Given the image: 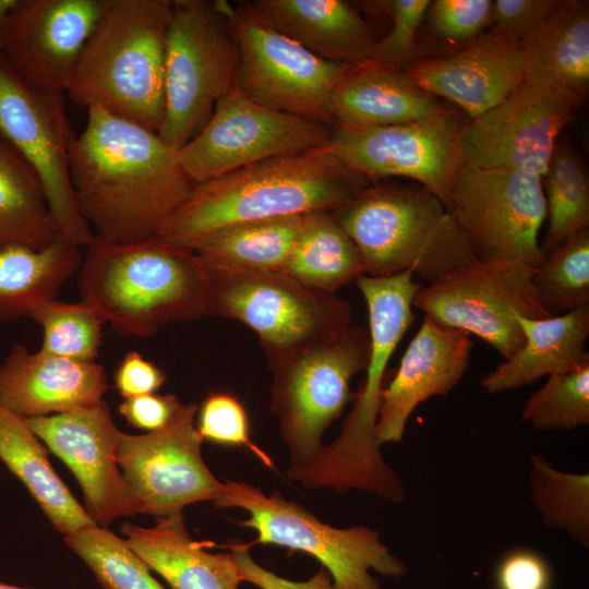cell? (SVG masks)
<instances>
[{
  "mask_svg": "<svg viewBox=\"0 0 589 589\" xmlns=\"http://www.w3.org/2000/svg\"><path fill=\"white\" fill-rule=\"evenodd\" d=\"M43 328L40 351L80 361H95L105 324L97 312L83 301L50 300L29 316Z\"/></svg>",
  "mask_w": 589,
  "mask_h": 589,
  "instance_id": "38",
  "label": "cell"
},
{
  "mask_svg": "<svg viewBox=\"0 0 589 589\" xmlns=\"http://www.w3.org/2000/svg\"><path fill=\"white\" fill-rule=\"evenodd\" d=\"M250 9L274 29L326 61L359 65L372 61L366 21L344 0H253Z\"/></svg>",
  "mask_w": 589,
  "mask_h": 589,
  "instance_id": "25",
  "label": "cell"
},
{
  "mask_svg": "<svg viewBox=\"0 0 589 589\" xmlns=\"http://www.w3.org/2000/svg\"><path fill=\"white\" fill-rule=\"evenodd\" d=\"M62 239L34 169L0 139V250H41Z\"/></svg>",
  "mask_w": 589,
  "mask_h": 589,
  "instance_id": "32",
  "label": "cell"
},
{
  "mask_svg": "<svg viewBox=\"0 0 589 589\" xmlns=\"http://www.w3.org/2000/svg\"><path fill=\"white\" fill-rule=\"evenodd\" d=\"M104 589H166L124 539L96 524L63 534Z\"/></svg>",
  "mask_w": 589,
  "mask_h": 589,
  "instance_id": "36",
  "label": "cell"
},
{
  "mask_svg": "<svg viewBox=\"0 0 589 589\" xmlns=\"http://www.w3.org/2000/svg\"><path fill=\"white\" fill-rule=\"evenodd\" d=\"M534 272L519 259H477L421 287L412 305L441 326L478 336L508 359L525 340L515 314L552 316L537 298Z\"/></svg>",
  "mask_w": 589,
  "mask_h": 589,
  "instance_id": "11",
  "label": "cell"
},
{
  "mask_svg": "<svg viewBox=\"0 0 589 589\" xmlns=\"http://www.w3.org/2000/svg\"><path fill=\"white\" fill-rule=\"evenodd\" d=\"M330 212L356 244L368 276L409 269L433 284L477 260L444 204L420 184L375 181Z\"/></svg>",
  "mask_w": 589,
  "mask_h": 589,
  "instance_id": "6",
  "label": "cell"
},
{
  "mask_svg": "<svg viewBox=\"0 0 589 589\" xmlns=\"http://www.w3.org/2000/svg\"><path fill=\"white\" fill-rule=\"evenodd\" d=\"M577 108L568 97L524 82L465 123L457 144L459 168L515 169L543 178L558 135Z\"/></svg>",
  "mask_w": 589,
  "mask_h": 589,
  "instance_id": "17",
  "label": "cell"
},
{
  "mask_svg": "<svg viewBox=\"0 0 589 589\" xmlns=\"http://www.w3.org/2000/svg\"><path fill=\"white\" fill-rule=\"evenodd\" d=\"M465 123L453 111L416 122L369 129L335 128L329 146L371 182L388 177L417 181L448 207L459 168L457 144Z\"/></svg>",
  "mask_w": 589,
  "mask_h": 589,
  "instance_id": "18",
  "label": "cell"
},
{
  "mask_svg": "<svg viewBox=\"0 0 589 589\" xmlns=\"http://www.w3.org/2000/svg\"><path fill=\"white\" fill-rule=\"evenodd\" d=\"M238 44L226 0H172L165 56V113L158 130L179 151L233 86Z\"/></svg>",
  "mask_w": 589,
  "mask_h": 589,
  "instance_id": "9",
  "label": "cell"
},
{
  "mask_svg": "<svg viewBox=\"0 0 589 589\" xmlns=\"http://www.w3.org/2000/svg\"><path fill=\"white\" fill-rule=\"evenodd\" d=\"M370 183L329 144L273 157L196 183L155 236L192 250L205 236L231 225L334 211Z\"/></svg>",
  "mask_w": 589,
  "mask_h": 589,
  "instance_id": "2",
  "label": "cell"
},
{
  "mask_svg": "<svg viewBox=\"0 0 589 589\" xmlns=\"http://www.w3.org/2000/svg\"><path fill=\"white\" fill-rule=\"evenodd\" d=\"M107 0H16L0 52L28 86L67 93Z\"/></svg>",
  "mask_w": 589,
  "mask_h": 589,
  "instance_id": "19",
  "label": "cell"
},
{
  "mask_svg": "<svg viewBox=\"0 0 589 589\" xmlns=\"http://www.w3.org/2000/svg\"><path fill=\"white\" fill-rule=\"evenodd\" d=\"M181 404L175 395L153 393L124 399L119 412L129 424L152 432L167 425Z\"/></svg>",
  "mask_w": 589,
  "mask_h": 589,
  "instance_id": "47",
  "label": "cell"
},
{
  "mask_svg": "<svg viewBox=\"0 0 589 589\" xmlns=\"http://www.w3.org/2000/svg\"><path fill=\"white\" fill-rule=\"evenodd\" d=\"M121 533L172 589H238L242 582L232 553L204 550L189 533L182 514L158 518L153 527L125 522Z\"/></svg>",
  "mask_w": 589,
  "mask_h": 589,
  "instance_id": "27",
  "label": "cell"
},
{
  "mask_svg": "<svg viewBox=\"0 0 589 589\" xmlns=\"http://www.w3.org/2000/svg\"><path fill=\"white\" fill-rule=\"evenodd\" d=\"M82 257L81 247L64 239L41 250L22 245L0 250V322L31 316L53 300L79 271Z\"/></svg>",
  "mask_w": 589,
  "mask_h": 589,
  "instance_id": "30",
  "label": "cell"
},
{
  "mask_svg": "<svg viewBox=\"0 0 589 589\" xmlns=\"http://www.w3.org/2000/svg\"><path fill=\"white\" fill-rule=\"evenodd\" d=\"M172 0H107L65 94L158 132Z\"/></svg>",
  "mask_w": 589,
  "mask_h": 589,
  "instance_id": "5",
  "label": "cell"
},
{
  "mask_svg": "<svg viewBox=\"0 0 589 589\" xmlns=\"http://www.w3.org/2000/svg\"><path fill=\"white\" fill-rule=\"evenodd\" d=\"M524 82L576 101L589 91V3L561 4L519 44Z\"/></svg>",
  "mask_w": 589,
  "mask_h": 589,
  "instance_id": "26",
  "label": "cell"
},
{
  "mask_svg": "<svg viewBox=\"0 0 589 589\" xmlns=\"http://www.w3.org/2000/svg\"><path fill=\"white\" fill-rule=\"evenodd\" d=\"M279 272L328 293L364 275L356 244L330 211L303 214L299 238Z\"/></svg>",
  "mask_w": 589,
  "mask_h": 589,
  "instance_id": "31",
  "label": "cell"
},
{
  "mask_svg": "<svg viewBox=\"0 0 589 589\" xmlns=\"http://www.w3.org/2000/svg\"><path fill=\"white\" fill-rule=\"evenodd\" d=\"M356 281L369 314L371 348L366 376L354 394L340 435L324 445L306 467L287 476L310 490H359L401 503L406 497L401 479L382 456L375 425L387 364L416 318L412 300L422 286L413 280L409 269L385 277L361 275Z\"/></svg>",
  "mask_w": 589,
  "mask_h": 589,
  "instance_id": "4",
  "label": "cell"
},
{
  "mask_svg": "<svg viewBox=\"0 0 589 589\" xmlns=\"http://www.w3.org/2000/svg\"><path fill=\"white\" fill-rule=\"evenodd\" d=\"M303 215L231 225L202 238L192 249L201 257L266 271H280L302 228Z\"/></svg>",
  "mask_w": 589,
  "mask_h": 589,
  "instance_id": "33",
  "label": "cell"
},
{
  "mask_svg": "<svg viewBox=\"0 0 589 589\" xmlns=\"http://www.w3.org/2000/svg\"><path fill=\"white\" fill-rule=\"evenodd\" d=\"M196 430L201 437L223 446L245 447L273 468L271 457L251 440L245 407L232 393H209L197 408Z\"/></svg>",
  "mask_w": 589,
  "mask_h": 589,
  "instance_id": "41",
  "label": "cell"
},
{
  "mask_svg": "<svg viewBox=\"0 0 589 589\" xmlns=\"http://www.w3.org/2000/svg\"><path fill=\"white\" fill-rule=\"evenodd\" d=\"M430 2V0L364 2L363 7L371 12L386 15L392 21L388 33L373 45L372 61L404 70L416 60L417 33Z\"/></svg>",
  "mask_w": 589,
  "mask_h": 589,
  "instance_id": "40",
  "label": "cell"
},
{
  "mask_svg": "<svg viewBox=\"0 0 589 589\" xmlns=\"http://www.w3.org/2000/svg\"><path fill=\"white\" fill-rule=\"evenodd\" d=\"M370 335L350 325L268 364L273 382L271 410L278 421L293 472L320 453L325 430L354 398L351 378L366 369Z\"/></svg>",
  "mask_w": 589,
  "mask_h": 589,
  "instance_id": "8",
  "label": "cell"
},
{
  "mask_svg": "<svg viewBox=\"0 0 589 589\" xmlns=\"http://www.w3.org/2000/svg\"><path fill=\"white\" fill-rule=\"evenodd\" d=\"M107 387L96 361L31 352L21 344L0 363V407L24 419L95 405Z\"/></svg>",
  "mask_w": 589,
  "mask_h": 589,
  "instance_id": "23",
  "label": "cell"
},
{
  "mask_svg": "<svg viewBox=\"0 0 589 589\" xmlns=\"http://www.w3.org/2000/svg\"><path fill=\"white\" fill-rule=\"evenodd\" d=\"M165 381V371L136 350L128 351L113 372L115 386L124 399L153 394Z\"/></svg>",
  "mask_w": 589,
  "mask_h": 589,
  "instance_id": "46",
  "label": "cell"
},
{
  "mask_svg": "<svg viewBox=\"0 0 589 589\" xmlns=\"http://www.w3.org/2000/svg\"><path fill=\"white\" fill-rule=\"evenodd\" d=\"M227 12L239 51L233 87L271 110L334 128L330 95L352 65L318 58L260 19L247 2L227 1Z\"/></svg>",
  "mask_w": 589,
  "mask_h": 589,
  "instance_id": "12",
  "label": "cell"
},
{
  "mask_svg": "<svg viewBox=\"0 0 589 589\" xmlns=\"http://www.w3.org/2000/svg\"><path fill=\"white\" fill-rule=\"evenodd\" d=\"M334 130L263 107L232 86L216 103L203 129L177 155L196 184L261 160L326 146Z\"/></svg>",
  "mask_w": 589,
  "mask_h": 589,
  "instance_id": "14",
  "label": "cell"
},
{
  "mask_svg": "<svg viewBox=\"0 0 589 589\" xmlns=\"http://www.w3.org/2000/svg\"><path fill=\"white\" fill-rule=\"evenodd\" d=\"M561 2L562 0H495L490 25H493V32L519 45Z\"/></svg>",
  "mask_w": 589,
  "mask_h": 589,
  "instance_id": "43",
  "label": "cell"
},
{
  "mask_svg": "<svg viewBox=\"0 0 589 589\" xmlns=\"http://www.w3.org/2000/svg\"><path fill=\"white\" fill-rule=\"evenodd\" d=\"M404 71L423 91L456 104L470 120L524 83L519 45L493 31L482 33L450 57L416 59Z\"/></svg>",
  "mask_w": 589,
  "mask_h": 589,
  "instance_id": "22",
  "label": "cell"
},
{
  "mask_svg": "<svg viewBox=\"0 0 589 589\" xmlns=\"http://www.w3.org/2000/svg\"><path fill=\"white\" fill-rule=\"evenodd\" d=\"M74 136L65 93L26 85L0 52V139L36 172L61 238L82 248L94 235L79 212L71 183Z\"/></svg>",
  "mask_w": 589,
  "mask_h": 589,
  "instance_id": "13",
  "label": "cell"
},
{
  "mask_svg": "<svg viewBox=\"0 0 589 589\" xmlns=\"http://www.w3.org/2000/svg\"><path fill=\"white\" fill-rule=\"evenodd\" d=\"M0 589H29V588L19 587V586L11 585V584L0 580Z\"/></svg>",
  "mask_w": 589,
  "mask_h": 589,
  "instance_id": "48",
  "label": "cell"
},
{
  "mask_svg": "<svg viewBox=\"0 0 589 589\" xmlns=\"http://www.w3.org/2000/svg\"><path fill=\"white\" fill-rule=\"evenodd\" d=\"M492 4V0H434L426 14L437 36L470 43L490 25Z\"/></svg>",
  "mask_w": 589,
  "mask_h": 589,
  "instance_id": "42",
  "label": "cell"
},
{
  "mask_svg": "<svg viewBox=\"0 0 589 589\" xmlns=\"http://www.w3.org/2000/svg\"><path fill=\"white\" fill-rule=\"evenodd\" d=\"M201 259L208 277L207 315L252 329L268 364L351 325L350 304L336 293L310 289L278 271Z\"/></svg>",
  "mask_w": 589,
  "mask_h": 589,
  "instance_id": "7",
  "label": "cell"
},
{
  "mask_svg": "<svg viewBox=\"0 0 589 589\" xmlns=\"http://www.w3.org/2000/svg\"><path fill=\"white\" fill-rule=\"evenodd\" d=\"M447 212L477 259L513 257L538 268L546 256L539 243L546 217L541 176L515 169L458 168Z\"/></svg>",
  "mask_w": 589,
  "mask_h": 589,
  "instance_id": "15",
  "label": "cell"
},
{
  "mask_svg": "<svg viewBox=\"0 0 589 589\" xmlns=\"http://www.w3.org/2000/svg\"><path fill=\"white\" fill-rule=\"evenodd\" d=\"M544 179L545 255L589 226V183L584 165L567 139L557 140Z\"/></svg>",
  "mask_w": 589,
  "mask_h": 589,
  "instance_id": "34",
  "label": "cell"
},
{
  "mask_svg": "<svg viewBox=\"0 0 589 589\" xmlns=\"http://www.w3.org/2000/svg\"><path fill=\"white\" fill-rule=\"evenodd\" d=\"M79 267L81 301L119 333L146 338L207 315L208 277L197 253L156 236L111 242L94 236Z\"/></svg>",
  "mask_w": 589,
  "mask_h": 589,
  "instance_id": "3",
  "label": "cell"
},
{
  "mask_svg": "<svg viewBox=\"0 0 589 589\" xmlns=\"http://www.w3.org/2000/svg\"><path fill=\"white\" fill-rule=\"evenodd\" d=\"M447 111L404 70L375 61L350 67L329 99L334 128L369 129L426 120Z\"/></svg>",
  "mask_w": 589,
  "mask_h": 589,
  "instance_id": "24",
  "label": "cell"
},
{
  "mask_svg": "<svg viewBox=\"0 0 589 589\" xmlns=\"http://www.w3.org/2000/svg\"><path fill=\"white\" fill-rule=\"evenodd\" d=\"M249 546L248 543L233 540L228 543L242 581L260 589H336L330 574L322 566L308 580L293 581L259 565L252 558Z\"/></svg>",
  "mask_w": 589,
  "mask_h": 589,
  "instance_id": "45",
  "label": "cell"
},
{
  "mask_svg": "<svg viewBox=\"0 0 589 589\" xmlns=\"http://www.w3.org/2000/svg\"><path fill=\"white\" fill-rule=\"evenodd\" d=\"M25 420L75 476L84 495V508L96 525L106 528L118 517L140 514L117 462L122 432L104 399L92 406Z\"/></svg>",
  "mask_w": 589,
  "mask_h": 589,
  "instance_id": "20",
  "label": "cell"
},
{
  "mask_svg": "<svg viewBox=\"0 0 589 589\" xmlns=\"http://www.w3.org/2000/svg\"><path fill=\"white\" fill-rule=\"evenodd\" d=\"M196 404H181L164 428L142 435L121 433L117 462L140 514H182L187 505L215 502L224 490L202 457Z\"/></svg>",
  "mask_w": 589,
  "mask_h": 589,
  "instance_id": "16",
  "label": "cell"
},
{
  "mask_svg": "<svg viewBox=\"0 0 589 589\" xmlns=\"http://www.w3.org/2000/svg\"><path fill=\"white\" fill-rule=\"evenodd\" d=\"M524 421L538 430H573L589 423V361L550 375L525 402Z\"/></svg>",
  "mask_w": 589,
  "mask_h": 589,
  "instance_id": "39",
  "label": "cell"
},
{
  "mask_svg": "<svg viewBox=\"0 0 589 589\" xmlns=\"http://www.w3.org/2000/svg\"><path fill=\"white\" fill-rule=\"evenodd\" d=\"M472 345L468 333L424 316L398 370L382 390L375 425L378 446L400 442L417 406L433 396H446L459 383L469 365Z\"/></svg>",
  "mask_w": 589,
  "mask_h": 589,
  "instance_id": "21",
  "label": "cell"
},
{
  "mask_svg": "<svg viewBox=\"0 0 589 589\" xmlns=\"http://www.w3.org/2000/svg\"><path fill=\"white\" fill-rule=\"evenodd\" d=\"M532 284L540 304L551 315L588 309L589 230L551 251L536 268Z\"/></svg>",
  "mask_w": 589,
  "mask_h": 589,
  "instance_id": "37",
  "label": "cell"
},
{
  "mask_svg": "<svg viewBox=\"0 0 589 589\" xmlns=\"http://www.w3.org/2000/svg\"><path fill=\"white\" fill-rule=\"evenodd\" d=\"M515 318L522 330L524 345L482 377L481 386L486 393L527 386L541 376L567 372L589 361L585 350L589 336L588 309L544 318L515 314Z\"/></svg>",
  "mask_w": 589,
  "mask_h": 589,
  "instance_id": "28",
  "label": "cell"
},
{
  "mask_svg": "<svg viewBox=\"0 0 589 589\" xmlns=\"http://www.w3.org/2000/svg\"><path fill=\"white\" fill-rule=\"evenodd\" d=\"M0 460L25 485L62 534L95 524L52 468L26 420L0 407Z\"/></svg>",
  "mask_w": 589,
  "mask_h": 589,
  "instance_id": "29",
  "label": "cell"
},
{
  "mask_svg": "<svg viewBox=\"0 0 589 589\" xmlns=\"http://www.w3.org/2000/svg\"><path fill=\"white\" fill-rule=\"evenodd\" d=\"M552 578L546 560L529 549L508 552L495 570L496 589H551Z\"/></svg>",
  "mask_w": 589,
  "mask_h": 589,
  "instance_id": "44",
  "label": "cell"
},
{
  "mask_svg": "<svg viewBox=\"0 0 589 589\" xmlns=\"http://www.w3.org/2000/svg\"><path fill=\"white\" fill-rule=\"evenodd\" d=\"M213 504L249 514L236 521L255 530L257 537L249 545L275 544L315 557L330 574L336 589H384L372 572L394 579L407 574L406 564L381 541L376 530L330 526L278 491L267 495L252 484L226 480Z\"/></svg>",
  "mask_w": 589,
  "mask_h": 589,
  "instance_id": "10",
  "label": "cell"
},
{
  "mask_svg": "<svg viewBox=\"0 0 589 589\" xmlns=\"http://www.w3.org/2000/svg\"><path fill=\"white\" fill-rule=\"evenodd\" d=\"M69 164L81 216L111 242L154 237L195 187L157 132L100 107L87 108Z\"/></svg>",
  "mask_w": 589,
  "mask_h": 589,
  "instance_id": "1",
  "label": "cell"
},
{
  "mask_svg": "<svg viewBox=\"0 0 589 589\" xmlns=\"http://www.w3.org/2000/svg\"><path fill=\"white\" fill-rule=\"evenodd\" d=\"M530 497L542 524L589 548V474L565 472L538 453L530 454Z\"/></svg>",
  "mask_w": 589,
  "mask_h": 589,
  "instance_id": "35",
  "label": "cell"
}]
</instances>
